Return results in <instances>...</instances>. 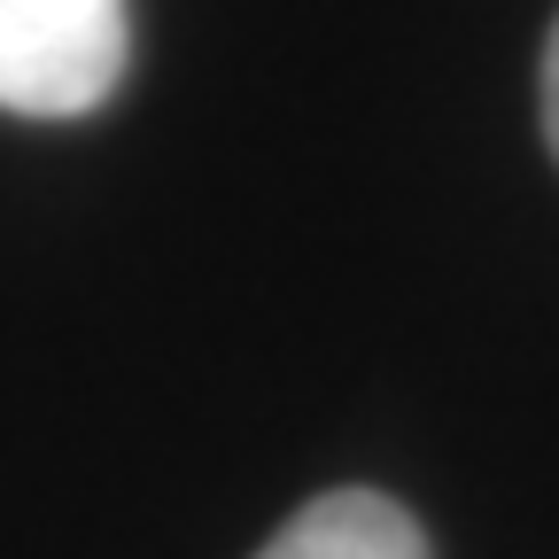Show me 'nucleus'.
<instances>
[{"mask_svg":"<svg viewBox=\"0 0 559 559\" xmlns=\"http://www.w3.org/2000/svg\"><path fill=\"white\" fill-rule=\"evenodd\" d=\"M132 62L124 0H0V109L86 117Z\"/></svg>","mask_w":559,"mask_h":559,"instance_id":"f257e3e1","label":"nucleus"},{"mask_svg":"<svg viewBox=\"0 0 559 559\" xmlns=\"http://www.w3.org/2000/svg\"><path fill=\"white\" fill-rule=\"evenodd\" d=\"M257 559H428L412 513L381 489H334V498L304 506Z\"/></svg>","mask_w":559,"mask_h":559,"instance_id":"f03ea898","label":"nucleus"},{"mask_svg":"<svg viewBox=\"0 0 559 559\" xmlns=\"http://www.w3.org/2000/svg\"><path fill=\"white\" fill-rule=\"evenodd\" d=\"M544 140H551V156H559V24L544 39Z\"/></svg>","mask_w":559,"mask_h":559,"instance_id":"7ed1b4c3","label":"nucleus"}]
</instances>
